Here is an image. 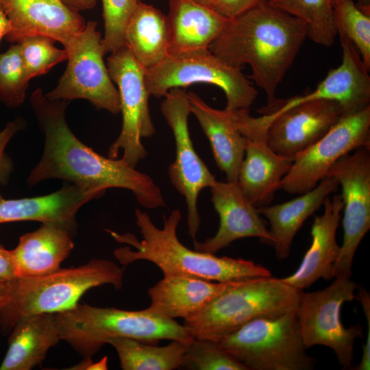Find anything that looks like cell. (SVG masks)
<instances>
[{"label":"cell","instance_id":"obj_1","mask_svg":"<svg viewBox=\"0 0 370 370\" xmlns=\"http://www.w3.org/2000/svg\"><path fill=\"white\" fill-rule=\"evenodd\" d=\"M69 103L48 99L40 88L31 95L30 104L44 133L45 145L40 160L27 177L29 186L59 179L103 194L110 188H124L132 191L144 208L165 207L161 190L150 176L122 158L99 154L76 137L66 121Z\"/></svg>","mask_w":370,"mask_h":370},{"label":"cell","instance_id":"obj_2","mask_svg":"<svg viewBox=\"0 0 370 370\" xmlns=\"http://www.w3.org/2000/svg\"><path fill=\"white\" fill-rule=\"evenodd\" d=\"M307 38L302 21L265 1L230 19L208 49L232 66L249 65V77L265 92L269 108Z\"/></svg>","mask_w":370,"mask_h":370},{"label":"cell","instance_id":"obj_3","mask_svg":"<svg viewBox=\"0 0 370 370\" xmlns=\"http://www.w3.org/2000/svg\"><path fill=\"white\" fill-rule=\"evenodd\" d=\"M135 217L141 240L132 233L118 234L107 230L116 242L127 245L114 251L116 258L123 265L146 260L156 264L164 275H177L219 282L272 276L267 268L251 260L219 257L184 245L177 236L182 219L177 209L167 217L163 215L162 228L156 227L149 214L140 209L136 210Z\"/></svg>","mask_w":370,"mask_h":370},{"label":"cell","instance_id":"obj_4","mask_svg":"<svg viewBox=\"0 0 370 370\" xmlns=\"http://www.w3.org/2000/svg\"><path fill=\"white\" fill-rule=\"evenodd\" d=\"M124 271V267L111 260L93 258L44 275L15 278L4 283L0 295V330L8 334L23 316L71 309L94 287L111 285L121 289Z\"/></svg>","mask_w":370,"mask_h":370},{"label":"cell","instance_id":"obj_5","mask_svg":"<svg viewBox=\"0 0 370 370\" xmlns=\"http://www.w3.org/2000/svg\"><path fill=\"white\" fill-rule=\"evenodd\" d=\"M55 314L61 341L83 359H92L113 338H130L151 344L160 340L191 341L194 338L183 324L149 308L126 310L78 303Z\"/></svg>","mask_w":370,"mask_h":370},{"label":"cell","instance_id":"obj_6","mask_svg":"<svg viewBox=\"0 0 370 370\" xmlns=\"http://www.w3.org/2000/svg\"><path fill=\"white\" fill-rule=\"evenodd\" d=\"M301 291L272 276L238 281L182 324L194 338L219 342L254 319L296 311Z\"/></svg>","mask_w":370,"mask_h":370},{"label":"cell","instance_id":"obj_7","mask_svg":"<svg viewBox=\"0 0 370 370\" xmlns=\"http://www.w3.org/2000/svg\"><path fill=\"white\" fill-rule=\"evenodd\" d=\"M220 345L248 370H312L296 311L259 318L223 337Z\"/></svg>","mask_w":370,"mask_h":370},{"label":"cell","instance_id":"obj_8","mask_svg":"<svg viewBox=\"0 0 370 370\" xmlns=\"http://www.w3.org/2000/svg\"><path fill=\"white\" fill-rule=\"evenodd\" d=\"M206 83L220 88L227 100L225 110H249L258 92L242 69L232 66L209 49L169 56L145 70V84L150 96L164 97L170 90Z\"/></svg>","mask_w":370,"mask_h":370},{"label":"cell","instance_id":"obj_9","mask_svg":"<svg viewBox=\"0 0 370 370\" xmlns=\"http://www.w3.org/2000/svg\"><path fill=\"white\" fill-rule=\"evenodd\" d=\"M358 286L351 278H335L323 289L301 291L296 310L306 348L314 345L331 348L343 369L352 367L355 340L363 337L359 324L345 328L341 319L343 304L356 299Z\"/></svg>","mask_w":370,"mask_h":370},{"label":"cell","instance_id":"obj_10","mask_svg":"<svg viewBox=\"0 0 370 370\" xmlns=\"http://www.w3.org/2000/svg\"><path fill=\"white\" fill-rule=\"evenodd\" d=\"M97 23L88 21L66 47L68 64L57 86L45 96L51 100L83 99L97 109L116 114L121 111L117 88L110 77Z\"/></svg>","mask_w":370,"mask_h":370},{"label":"cell","instance_id":"obj_11","mask_svg":"<svg viewBox=\"0 0 370 370\" xmlns=\"http://www.w3.org/2000/svg\"><path fill=\"white\" fill-rule=\"evenodd\" d=\"M107 67L119 91L122 114V127L108 149V157L122 158L135 167L147 152L142 138L152 136L156 128L149 108L150 95L145 84V69L136 60L125 45L110 53Z\"/></svg>","mask_w":370,"mask_h":370},{"label":"cell","instance_id":"obj_12","mask_svg":"<svg viewBox=\"0 0 370 370\" xmlns=\"http://www.w3.org/2000/svg\"><path fill=\"white\" fill-rule=\"evenodd\" d=\"M360 147L370 148V106L345 114L323 136L299 153L282 180L280 189L299 195L310 190L339 158Z\"/></svg>","mask_w":370,"mask_h":370},{"label":"cell","instance_id":"obj_13","mask_svg":"<svg viewBox=\"0 0 370 370\" xmlns=\"http://www.w3.org/2000/svg\"><path fill=\"white\" fill-rule=\"evenodd\" d=\"M164 97L161 112L171 129L175 143V158L169 166V177L185 199L188 234L195 242L201 225L199 194L204 188H210L217 180L194 148L188 124L191 113L188 94L182 88H173Z\"/></svg>","mask_w":370,"mask_h":370},{"label":"cell","instance_id":"obj_14","mask_svg":"<svg viewBox=\"0 0 370 370\" xmlns=\"http://www.w3.org/2000/svg\"><path fill=\"white\" fill-rule=\"evenodd\" d=\"M370 148L360 147L339 158L326 176L337 180L344 209L343 241L334 278L349 279L356 249L370 229Z\"/></svg>","mask_w":370,"mask_h":370},{"label":"cell","instance_id":"obj_15","mask_svg":"<svg viewBox=\"0 0 370 370\" xmlns=\"http://www.w3.org/2000/svg\"><path fill=\"white\" fill-rule=\"evenodd\" d=\"M231 112L246 140L236 182L245 197L257 208L270 205L293 160L278 155L269 146L267 126L258 116H251L249 110Z\"/></svg>","mask_w":370,"mask_h":370},{"label":"cell","instance_id":"obj_16","mask_svg":"<svg viewBox=\"0 0 370 370\" xmlns=\"http://www.w3.org/2000/svg\"><path fill=\"white\" fill-rule=\"evenodd\" d=\"M345 114L336 101L314 100L259 117L268 126L269 146L278 155L293 160L323 136Z\"/></svg>","mask_w":370,"mask_h":370},{"label":"cell","instance_id":"obj_17","mask_svg":"<svg viewBox=\"0 0 370 370\" xmlns=\"http://www.w3.org/2000/svg\"><path fill=\"white\" fill-rule=\"evenodd\" d=\"M342 48L341 64L331 69L314 90L287 99H278L269 108L260 110L262 114H275L298 104L314 100L338 102L346 113L360 110L369 105L370 77L369 70L353 43L338 33Z\"/></svg>","mask_w":370,"mask_h":370},{"label":"cell","instance_id":"obj_18","mask_svg":"<svg viewBox=\"0 0 370 370\" xmlns=\"http://www.w3.org/2000/svg\"><path fill=\"white\" fill-rule=\"evenodd\" d=\"M0 5L12 25L5 38L14 44L41 35L66 47L86 25L79 12L62 0H0Z\"/></svg>","mask_w":370,"mask_h":370},{"label":"cell","instance_id":"obj_19","mask_svg":"<svg viewBox=\"0 0 370 370\" xmlns=\"http://www.w3.org/2000/svg\"><path fill=\"white\" fill-rule=\"evenodd\" d=\"M211 200L219 217V227L212 237L194 242V249L215 254L232 243L256 237L269 245L273 238L258 208L243 195L237 182H217L210 188Z\"/></svg>","mask_w":370,"mask_h":370},{"label":"cell","instance_id":"obj_20","mask_svg":"<svg viewBox=\"0 0 370 370\" xmlns=\"http://www.w3.org/2000/svg\"><path fill=\"white\" fill-rule=\"evenodd\" d=\"M323 213L315 216L311 227L312 242L303 260L293 274L281 280L299 290L310 287L320 278H334L333 268L338 257L341 246L336 233L341 218L343 204L341 195L326 197Z\"/></svg>","mask_w":370,"mask_h":370},{"label":"cell","instance_id":"obj_21","mask_svg":"<svg viewBox=\"0 0 370 370\" xmlns=\"http://www.w3.org/2000/svg\"><path fill=\"white\" fill-rule=\"evenodd\" d=\"M103 195L92 188L69 182L54 193L42 196L6 199L0 194V223L34 221L76 228L78 210Z\"/></svg>","mask_w":370,"mask_h":370},{"label":"cell","instance_id":"obj_22","mask_svg":"<svg viewBox=\"0 0 370 370\" xmlns=\"http://www.w3.org/2000/svg\"><path fill=\"white\" fill-rule=\"evenodd\" d=\"M76 228L58 223H45L22 235L10 250L16 278H32L53 273L74 248Z\"/></svg>","mask_w":370,"mask_h":370},{"label":"cell","instance_id":"obj_23","mask_svg":"<svg viewBox=\"0 0 370 370\" xmlns=\"http://www.w3.org/2000/svg\"><path fill=\"white\" fill-rule=\"evenodd\" d=\"M169 56L207 49L230 19L193 0H168Z\"/></svg>","mask_w":370,"mask_h":370},{"label":"cell","instance_id":"obj_24","mask_svg":"<svg viewBox=\"0 0 370 370\" xmlns=\"http://www.w3.org/2000/svg\"><path fill=\"white\" fill-rule=\"evenodd\" d=\"M236 282H219L177 275H164L147 291L150 298L148 308L171 319H186Z\"/></svg>","mask_w":370,"mask_h":370},{"label":"cell","instance_id":"obj_25","mask_svg":"<svg viewBox=\"0 0 370 370\" xmlns=\"http://www.w3.org/2000/svg\"><path fill=\"white\" fill-rule=\"evenodd\" d=\"M191 113L208 138L219 169L226 181L236 182L245 155L246 140L238 130L231 111L217 110L197 93H187Z\"/></svg>","mask_w":370,"mask_h":370},{"label":"cell","instance_id":"obj_26","mask_svg":"<svg viewBox=\"0 0 370 370\" xmlns=\"http://www.w3.org/2000/svg\"><path fill=\"white\" fill-rule=\"evenodd\" d=\"M8 334V347L0 370H31L61 341L55 313L23 316Z\"/></svg>","mask_w":370,"mask_h":370},{"label":"cell","instance_id":"obj_27","mask_svg":"<svg viewBox=\"0 0 370 370\" xmlns=\"http://www.w3.org/2000/svg\"><path fill=\"white\" fill-rule=\"evenodd\" d=\"M338 182L326 176L310 190L293 199L276 205L258 208L270 225L276 257H288L293 238L304 221L317 210L332 193L338 188Z\"/></svg>","mask_w":370,"mask_h":370},{"label":"cell","instance_id":"obj_28","mask_svg":"<svg viewBox=\"0 0 370 370\" xmlns=\"http://www.w3.org/2000/svg\"><path fill=\"white\" fill-rule=\"evenodd\" d=\"M125 45L146 70L169 56L166 15L153 5L139 1L125 32Z\"/></svg>","mask_w":370,"mask_h":370},{"label":"cell","instance_id":"obj_29","mask_svg":"<svg viewBox=\"0 0 370 370\" xmlns=\"http://www.w3.org/2000/svg\"><path fill=\"white\" fill-rule=\"evenodd\" d=\"M191 341H171L158 346L134 338H113L107 344L116 350L123 370H173L181 367Z\"/></svg>","mask_w":370,"mask_h":370},{"label":"cell","instance_id":"obj_30","mask_svg":"<svg viewBox=\"0 0 370 370\" xmlns=\"http://www.w3.org/2000/svg\"><path fill=\"white\" fill-rule=\"evenodd\" d=\"M272 6L302 21L307 36L314 42L330 47L337 32L330 0H267Z\"/></svg>","mask_w":370,"mask_h":370},{"label":"cell","instance_id":"obj_31","mask_svg":"<svg viewBox=\"0 0 370 370\" xmlns=\"http://www.w3.org/2000/svg\"><path fill=\"white\" fill-rule=\"evenodd\" d=\"M332 5L337 34H344L353 43L369 71V8H359L354 0H337Z\"/></svg>","mask_w":370,"mask_h":370},{"label":"cell","instance_id":"obj_32","mask_svg":"<svg viewBox=\"0 0 370 370\" xmlns=\"http://www.w3.org/2000/svg\"><path fill=\"white\" fill-rule=\"evenodd\" d=\"M30 80L18 44L0 53V101L7 107L16 108L23 103Z\"/></svg>","mask_w":370,"mask_h":370},{"label":"cell","instance_id":"obj_33","mask_svg":"<svg viewBox=\"0 0 370 370\" xmlns=\"http://www.w3.org/2000/svg\"><path fill=\"white\" fill-rule=\"evenodd\" d=\"M180 368L190 370H248L232 356L219 342L193 338L184 356Z\"/></svg>","mask_w":370,"mask_h":370},{"label":"cell","instance_id":"obj_34","mask_svg":"<svg viewBox=\"0 0 370 370\" xmlns=\"http://www.w3.org/2000/svg\"><path fill=\"white\" fill-rule=\"evenodd\" d=\"M55 42L50 37L36 35L25 38L17 43L30 79L44 75L57 64L67 60L66 49L57 48Z\"/></svg>","mask_w":370,"mask_h":370},{"label":"cell","instance_id":"obj_35","mask_svg":"<svg viewBox=\"0 0 370 370\" xmlns=\"http://www.w3.org/2000/svg\"><path fill=\"white\" fill-rule=\"evenodd\" d=\"M104 21L102 45L105 54L125 45V32L138 0H101Z\"/></svg>","mask_w":370,"mask_h":370},{"label":"cell","instance_id":"obj_36","mask_svg":"<svg viewBox=\"0 0 370 370\" xmlns=\"http://www.w3.org/2000/svg\"><path fill=\"white\" fill-rule=\"evenodd\" d=\"M26 121L18 117L9 121L0 132V189L8 184L14 170L11 158L5 153V148L12 137L19 131L25 129Z\"/></svg>","mask_w":370,"mask_h":370},{"label":"cell","instance_id":"obj_37","mask_svg":"<svg viewBox=\"0 0 370 370\" xmlns=\"http://www.w3.org/2000/svg\"><path fill=\"white\" fill-rule=\"evenodd\" d=\"M267 0H214L213 9L224 17L232 19Z\"/></svg>","mask_w":370,"mask_h":370},{"label":"cell","instance_id":"obj_38","mask_svg":"<svg viewBox=\"0 0 370 370\" xmlns=\"http://www.w3.org/2000/svg\"><path fill=\"white\" fill-rule=\"evenodd\" d=\"M16 278L10 250L0 244V282L6 283Z\"/></svg>","mask_w":370,"mask_h":370},{"label":"cell","instance_id":"obj_39","mask_svg":"<svg viewBox=\"0 0 370 370\" xmlns=\"http://www.w3.org/2000/svg\"><path fill=\"white\" fill-rule=\"evenodd\" d=\"M108 356H105L100 360L93 362L92 359H83L82 362L68 369L73 370H106L108 369Z\"/></svg>","mask_w":370,"mask_h":370},{"label":"cell","instance_id":"obj_40","mask_svg":"<svg viewBox=\"0 0 370 370\" xmlns=\"http://www.w3.org/2000/svg\"><path fill=\"white\" fill-rule=\"evenodd\" d=\"M62 1L77 12L92 9L97 3V0H62Z\"/></svg>","mask_w":370,"mask_h":370},{"label":"cell","instance_id":"obj_41","mask_svg":"<svg viewBox=\"0 0 370 370\" xmlns=\"http://www.w3.org/2000/svg\"><path fill=\"white\" fill-rule=\"evenodd\" d=\"M11 29L10 21L0 5V41L10 32Z\"/></svg>","mask_w":370,"mask_h":370},{"label":"cell","instance_id":"obj_42","mask_svg":"<svg viewBox=\"0 0 370 370\" xmlns=\"http://www.w3.org/2000/svg\"><path fill=\"white\" fill-rule=\"evenodd\" d=\"M196 3L213 8L214 0H193Z\"/></svg>","mask_w":370,"mask_h":370},{"label":"cell","instance_id":"obj_43","mask_svg":"<svg viewBox=\"0 0 370 370\" xmlns=\"http://www.w3.org/2000/svg\"><path fill=\"white\" fill-rule=\"evenodd\" d=\"M336 1H337V0H330L332 4V3H334ZM369 1L370 0H362V6L365 7V8H369Z\"/></svg>","mask_w":370,"mask_h":370},{"label":"cell","instance_id":"obj_44","mask_svg":"<svg viewBox=\"0 0 370 370\" xmlns=\"http://www.w3.org/2000/svg\"><path fill=\"white\" fill-rule=\"evenodd\" d=\"M3 288H4V283L0 282V295H1L3 292Z\"/></svg>","mask_w":370,"mask_h":370},{"label":"cell","instance_id":"obj_45","mask_svg":"<svg viewBox=\"0 0 370 370\" xmlns=\"http://www.w3.org/2000/svg\"><path fill=\"white\" fill-rule=\"evenodd\" d=\"M139 1H142V0H138Z\"/></svg>","mask_w":370,"mask_h":370}]
</instances>
